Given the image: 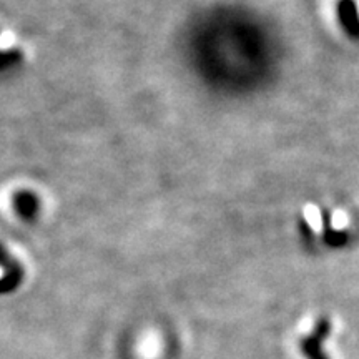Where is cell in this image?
<instances>
[{"label":"cell","instance_id":"6da1fadb","mask_svg":"<svg viewBox=\"0 0 359 359\" xmlns=\"http://www.w3.org/2000/svg\"><path fill=\"white\" fill-rule=\"evenodd\" d=\"M303 228L308 235H318L327 245L338 246L348 241V219L339 213L321 210L316 205H308L303 212Z\"/></svg>","mask_w":359,"mask_h":359},{"label":"cell","instance_id":"7a4b0ae2","mask_svg":"<svg viewBox=\"0 0 359 359\" xmlns=\"http://www.w3.org/2000/svg\"><path fill=\"white\" fill-rule=\"evenodd\" d=\"M331 321L327 318H320L314 323L313 330L309 334L303 336L299 341V351H302L304 359H327L325 353V341L331 336Z\"/></svg>","mask_w":359,"mask_h":359},{"label":"cell","instance_id":"3957f363","mask_svg":"<svg viewBox=\"0 0 359 359\" xmlns=\"http://www.w3.org/2000/svg\"><path fill=\"white\" fill-rule=\"evenodd\" d=\"M336 13L341 27L351 39H359V0H338Z\"/></svg>","mask_w":359,"mask_h":359},{"label":"cell","instance_id":"277c9868","mask_svg":"<svg viewBox=\"0 0 359 359\" xmlns=\"http://www.w3.org/2000/svg\"><path fill=\"white\" fill-rule=\"evenodd\" d=\"M4 280H2V293H8V291L17 290L19 285L24 280V268L19 259L12 257V253L7 248L4 250Z\"/></svg>","mask_w":359,"mask_h":359}]
</instances>
